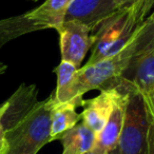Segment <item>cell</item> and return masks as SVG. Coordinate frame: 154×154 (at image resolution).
I'll return each mask as SVG.
<instances>
[{"instance_id":"10","label":"cell","mask_w":154,"mask_h":154,"mask_svg":"<svg viewBox=\"0 0 154 154\" xmlns=\"http://www.w3.org/2000/svg\"><path fill=\"white\" fill-rule=\"evenodd\" d=\"M38 90L35 85L21 84L16 92L7 100V109L1 118L5 132L14 127L38 103Z\"/></svg>"},{"instance_id":"17","label":"cell","mask_w":154,"mask_h":154,"mask_svg":"<svg viewBox=\"0 0 154 154\" xmlns=\"http://www.w3.org/2000/svg\"><path fill=\"white\" fill-rule=\"evenodd\" d=\"M151 117V116H150ZM147 154H154V122L151 118V122L148 131V150Z\"/></svg>"},{"instance_id":"2","label":"cell","mask_w":154,"mask_h":154,"mask_svg":"<svg viewBox=\"0 0 154 154\" xmlns=\"http://www.w3.org/2000/svg\"><path fill=\"white\" fill-rule=\"evenodd\" d=\"M154 3L141 0L120 8L97 28L92 54L86 66L117 54L129 45Z\"/></svg>"},{"instance_id":"1","label":"cell","mask_w":154,"mask_h":154,"mask_svg":"<svg viewBox=\"0 0 154 154\" xmlns=\"http://www.w3.org/2000/svg\"><path fill=\"white\" fill-rule=\"evenodd\" d=\"M154 39V24L148 17L140 24L135 36L126 48L117 54L77 70V82L80 93L85 95L91 90L119 88L122 75L130 66L133 58Z\"/></svg>"},{"instance_id":"8","label":"cell","mask_w":154,"mask_h":154,"mask_svg":"<svg viewBox=\"0 0 154 154\" xmlns=\"http://www.w3.org/2000/svg\"><path fill=\"white\" fill-rule=\"evenodd\" d=\"M122 78L143 95L154 89V39L131 61Z\"/></svg>"},{"instance_id":"7","label":"cell","mask_w":154,"mask_h":154,"mask_svg":"<svg viewBox=\"0 0 154 154\" xmlns=\"http://www.w3.org/2000/svg\"><path fill=\"white\" fill-rule=\"evenodd\" d=\"M129 91H120L117 88L101 90L94 98L84 101L82 120L95 134H98L105 127L115 103Z\"/></svg>"},{"instance_id":"9","label":"cell","mask_w":154,"mask_h":154,"mask_svg":"<svg viewBox=\"0 0 154 154\" xmlns=\"http://www.w3.org/2000/svg\"><path fill=\"white\" fill-rule=\"evenodd\" d=\"M77 66L66 61H61L54 69L57 75V87L52 95L56 105L82 107L85 99L77 82Z\"/></svg>"},{"instance_id":"16","label":"cell","mask_w":154,"mask_h":154,"mask_svg":"<svg viewBox=\"0 0 154 154\" xmlns=\"http://www.w3.org/2000/svg\"><path fill=\"white\" fill-rule=\"evenodd\" d=\"M143 98H145L146 107L148 109V112H149L152 120L154 122V89L152 91H150L149 93L143 95Z\"/></svg>"},{"instance_id":"13","label":"cell","mask_w":154,"mask_h":154,"mask_svg":"<svg viewBox=\"0 0 154 154\" xmlns=\"http://www.w3.org/2000/svg\"><path fill=\"white\" fill-rule=\"evenodd\" d=\"M60 140L63 147L62 154H87L94 148L96 134L82 122L64 133Z\"/></svg>"},{"instance_id":"14","label":"cell","mask_w":154,"mask_h":154,"mask_svg":"<svg viewBox=\"0 0 154 154\" xmlns=\"http://www.w3.org/2000/svg\"><path fill=\"white\" fill-rule=\"evenodd\" d=\"M82 120V113L72 105H56L52 113L51 141L57 140Z\"/></svg>"},{"instance_id":"6","label":"cell","mask_w":154,"mask_h":154,"mask_svg":"<svg viewBox=\"0 0 154 154\" xmlns=\"http://www.w3.org/2000/svg\"><path fill=\"white\" fill-rule=\"evenodd\" d=\"M117 10V0H73L63 21H78L93 32Z\"/></svg>"},{"instance_id":"12","label":"cell","mask_w":154,"mask_h":154,"mask_svg":"<svg viewBox=\"0 0 154 154\" xmlns=\"http://www.w3.org/2000/svg\"><path fill=\"white\" fill-rule=\"evenodd\" d=\"M73 0H45L37 9L26 13L28 17L39 28L55 29L61 24Z\"/></svg>"},{"instance_id":"23","label":"cell","mask_w":154,"mask_h":154,"mask_svg":"<svg viewBox=\"0 0 154 154\" xmlns=\"http://www.w3.org/2000/svg\"><path fill=\"white\" fill-rule=\"evenodd\" d=\"M149 18H150V20H151V21H152V23L154 24V12L151 14V15L149 16Z\"/></svg>"},{"instance_id":"11","label":"cell","mask_w":154,"mask_h":154,"mask_svg":"<svg viewBox=\"0 0 154 154\" xmlns=\"http://www.w3.org/2000/svg\"><path fill=\"white\" fill-rule=\"evenodd\" d=\"M129 92L122 94V96L118 99L105 127L96 135V141H95L93 151L96 152L97 154H108L110 151L117 148L118 139H119L122 124H124L125 107H126L127 96Z\"/></svg>"},{"instance_id":"20","label":"cell","mask_w":154,"mask_h":154,"mask_svg":"<svg viewBox=\"0 0 154 154\" xmlns=\"http://www.w3.org/2000/svg\"><path fill=\"white\" fill-rule=\"evenodd\" d=\"M5 109H7V101L3 103L2 105H0V127H2V125H1V118H2V115L5 113Z\"/></svg>"},{"instance_id":"18","label":"cell","mask_w":154,"mask_h":154,"mask_svg":"<svg viewBox=\"0 0 154 154\" xmlns=\"http://www.w3.org/2000/svg\"><path fill=\"white\" fill-rule=\"evenodd\" d=\"M138 1H141V0H117L118 9H120V8H125V7H129V5H133V3L138 2ZM148 1L154 3V0H148Z\"/></svg>"},{"instance_id":"25","label":"cell","mask_w":154,"mask_h":154,"mask_svg":"<svg viewBox=\"0 0 154 154\" xmlns=\"http://www.w3.org/2000/svg\"><path fill=\"white\" fill-rule=\"evenodd\" d=\"M31 1H38V0H31Z\"/></svg>"},{"instance_id":"3","label":"cell","mask_w":154,"mask_h":154,"mask_svg":"<svg viewBox=\"0 0 154 154\" xmlns=\"http://www.w3.org/2000/svg\"><path fill=\"white\" fill-rule=\"evenodd\" d=\"M55 101L53 95L38 101L17 124L5 132V148L0 154H37L51 143V122Z\"/></svg>"},{"instance_id":"15","label":"cell","mask_w":154,"mask_h":154,"mask_svg":"<svg viewBox=\"0 0 154 154\" xmlns=\"http://www.w3.org/2000/svg\"><path fill=\"white\" fill-rule=\"evenodd\" d=\"M38 30L39 28L28 17L26 13L0 20V48L12 39Z\"/></svg>"},{"instance_id":"19","label":"cell","mask_w":154,"mask_h":154,"mask_svg":"<svg viewBox=\"0 0 154 154\" xmlns=\"http://www.w3.org/2000/svg\"><path fill=\"white\" fill-rule=\"evenodd\" d=\"M5 148V130L2 127H0V153Z\"/></svg>"},{"instance_id":"4","label":"cell","mask_w":154,"mask_h":154,"mask_svg":"<svg viewBox=\"0 0 154 154\" xmlns=\"http://www.w3.org/2000/svg\"><path fill=\"white\" fill-rule=\"evenodd\" d=\"M151 117L145 98L137 90L128 93L124 124L118 139V154H147Z\"/></svg>"},{"instance_id":"24","label":"cell","mask_w":154,"mask_h":154,"mask_svg":"<svg viewBox=\"0 0 154 154\" xmlns=\"http://www.w3.org/2000/svg\"><path fill=\"white\" fill-rule=\"evenodd\" d=\"M87 154H97V153H96V152H94V151H93V150H92V151L88 152V153H87Z\"/></svg>"},{"instance_id":"5","label":"cell","mask_w":154,"mask_h":154,"mask_svg":"<svg viewBox=\"0 0 154 154\" xmlns=\"http://www.w3.org/2000/svg\"><path fill=\"white\" fill-rule=\"evenodd\" d=\"M59 35L61 61L73 63L79 69L88 51L95 43V35L78 21H63L55 28Z\"/></svg>"},{"instance_id":"22","label":"cell","mask_w":154,"mask_h":154,"mask_svg":"<svg viewBox=\"0 0 154 154\" xmlns=\"http://www.w3.org/2000/svg\"><path fill=\"white\" fill-rule=\"evenodd\" d=\"M108 154H118V150H117V148H115L114 150H112V151H110Z\"/></svg>"},{"instance_id":"21","label":"cell","mask_w":154,"mask_h":154,"mask_svg":"<svg viewBox=\"0 0 154 154\" xmlns=\"http://www.w3.org/2000/svg\"><path fill=\"white\" fill-rule=\"evenodd\" d=\"M7 69H8L7 64L2 63V62H0V75H2L3 73H5V71H7Z\"/></svg>"}]
</instances>
